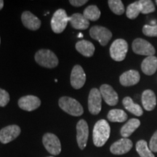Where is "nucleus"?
<instances>
[{
	"label": "nucleus",
	"mask_w": 157,
	"mask_h": 157,
	"mask_svg": "<svg viewBox=\"0 0 157 157\" xmlns=\"http://www.w3.org/2000/svg\"><path fill=\"white\" fill-rule=\"evenodd\" d=\"M58 104L63 111L74 117H79L84 113L83 107L74 98L64 96L59 99Z\"/></svg>",
	"instance_id": "2"
},
{
	"label": "nucleus",
	"mask_w": 157,
	"mask_h": 157,
	"mask_svg": "<svg viewBox=\"0 0 157 157\" xmlns=\"http://www.w3.org/2000/svg\"><path fill=\"white\" fill-rule=\"evenodd\" d=\"M35 60L41 66L53 68L58 65V59L52 51L46 49L37 51L34 56Z\"/></svg>",
	"instance_id": "3"
},
{
	"label": "nucleus",
	"mask_w": 157,
	"mask_h": 157,
	"mask_svg": "<svg viewBox=\"0 0 157 157\" xmlns=\"http://www.w3.org/2000/svg\"><path fill=\"white\" fill-rule=\"evenodd\" d=\"M102 108V96L99 90L93 88L90 90L88 97V109L92 114L97 115Z\"/></svg>",
	"instance_id": "9"
},
{
	"label": "nucleus",
	"mask_w": 157,
	"mask_h": 157,
	"mask_svg": "<svg viewBox=\"0 0 157 157\" xmlns=\"http://www.w3.org/2000/svg\"><path fill=\"white\" fill-rule=\"evenodd\" d=\"M69 22L71 26L77 30H85L90 25V21L81 13L72 15L69 17Z\"/></svg>",
	"instance_id": "18"
},
{
	"label": "nucleus",
	"mask_w": 157,
	"mask_h": 157,
	"mask_svg": "<svg viewBox=\"0 0 157 157\" xmlns=\"http://www.w3.org/2000/svg\"><path fill=\"white\" fill-rule=\"evenodd\" d=\"M99 90L101 92L102 98H103V100L108 105H111V106L117 105L119 101V96L111 86L104 84L101 86Z\"/></svg>",
	"instance_id": "13"
},
{
	"label": "nucleus",
	"mask_w": 157,
	"mask_h": 157,
	"mask_svg": "<svg viewBox=\"0 0 157 157\" xmlns=\"http://www.w3.org/2000/svg\"><path fill=\"white\" fill-rule=\"evenodd\" d=\"M122 103L129 112L132 113V114H134L137 117H140L143 115V111L140 105L138 104L135 103L133 102L132 99L129 97H126L123 99Z\"/></svg>",
	"instance_id": "23"
},
{
	"label": "nucleus",
	"mask_w": 157,
	"mask_h": 157,
	"mask_svg": "<svg viewBox=\"0 0 157 157\" xmlns=\"http://www.w3.org/2000/svg\"><path fill=\"white\" fill-rule=\"evenodd\" d=\"M4 7V1L2 0H0V10L3 8Z\"/></svg>",
	"instance_id": "34"
},
{
	"label": "nucleus",
	"mask_w": 157,
	"mask_h": 157,
	"mask_svg": "<svg viewBox=\"0 0 157 157\" xmlns=\"http://www.w3.org/2000/svg\"><path fill=\"white\" fill-rule=\"evenodd\" d=\"M156 5H157V0L156 1Z\"/></svg>",
	"instance_id": "35"
},
{
	"label": "nucleus",
	"mask_w": 157,
	"mask_h": 157,
	"mask_svg": "<svg viewBox=\"0 0 157 157\" xmlns=\"http://www.w3.org/2000/svg\"><path fill=\"white\" fill-rule=\"evenodd\" d=\"M87 2V0H70L69 2L71 5L74 7H81V6L85 5Z\"/></svg>",
	"instance_id": "33"
},
{
	"label": "nucleus",
	"mask_w": 157,
	"mask_h": 157,
	"mask_svg": "<svg viewBox=\"0 0 157 157\" xmlns=\"http://www.w3.org/2000/svg\"><path fill=\"white\" fill-rule=\"evenodd\" d=\"M143 33L147 36L157 37V24L145 25L143 28Z\"/></svg>",
	"instance_id": "30"
},
{
	"label": "nucleus",
	"mask_w": 157,
	"mask_h": 157,
	"mask_svg": "<svg viewBox=\"0 0 157 157\" xmlns=\"http://www.w3.org/2000/svg\"><path fill=\"white\" fill-rule=\"evenodd\" d=\"M83 15L89 21H95L101 17V11L96 5H90L84 10Z\"/></svg>",
	"instance_id": "25"
},
{
	"label": "nucleus",
	"mask_w": 157,
	"mask_h": 157,
	"mask_svg": "<svg viewBox=\"0 0 157 157\" xmlns=\"http://www.w3.org/2000/svg\"><path fill=\"white\" fill-rule=\"evenodd\" d=\"M75 47L76 50L85 57H92L95 52V48L94 44L89 41L84 40V39L76 42Z\"/></svg>",
	"instance_id": "21"
},
{
	"label": "nucleus",
	"mask_w": 157,
	"mask_h": 157,
	"mask_svg": "<svg viewBox=\"0 0 157 157\" xmlns=\"http://www.w3.org/2000/svg\"><path fill=\"white\" fill-rule=\"evenodd\" d=\"M10 95L7 91L0 89V107H5L10 102Z\"/></svg>",
	"instance_id": "31"
},
{
	"label": "nucleus",
	"mask_w": 157,
	"mask_h": 157,
	"mask_svg": "<svg viewBox=\"0 0 157 157\" xmlns=\"http://www.w3.org/2000/svg\"><path fill=\"white\" fill-rule=\"evenodd\" d=\"M48 157H53V156H48Z\"/></svg>",
	"instance_id": "36"
},
{
	"label": "nucleus",
	"mask_w": 157,
	"mask_h": 157,
	"mask_svg": "<svg viewBox=\"0 0 157 157\" xmlns=\"http://www.w3.org/2000/svg\"><path fill=\"white\" fill-rule=\"evenodd\" d=\"M111 128L109 122L105 119L98 121L93 129V143L95 146L102 147L105 145L110 137Z\"/></svg>",
	"instance_id": "1"
},
{
	"label": "nucleus",
	"mask_w": 157,
	"mask_h": 157,
	"mask_svg": "<svg viewBox=\"0 0 157 157\" xmlns=\"http://www.w3.org/2000/svg\"><path fill=\"white\" fill-rule=\"evenodd\" d=\"M21 129L17 125H9L0 130V142L7 144L14 140L21 134Z\"/></svg>",
	"instance_id": "12"
},
{
	"label": "nucleus",
	"mask_w": 157,
	"mask_h": 157,
	"mask_svg": "<svg viewBox=\"0 0 157 157\" xmlns=\"http://www.w3.org/2000/svg\"><path fill=\"white\" fill-rule=\"evenodd\" d=\"M132 147V142L128 138H123L117 140L111 145L110 151L113 154L122 155L127 154L131 150Z\"/></svg>",
	"instance_id": "15"
},
{
	"label": "nucleus",
	"mask_w": 157,
	"mask_h": 157,
	"mask_svg": "<svg viewBox=\"0 0 157 157\" xmlns=\"http://www.w3.org/2000/svg\"><path fill=\"white\" fill-rule=\"evenodd\" d=\"M149 148L152 152H157V130L154 132L150 140Z\"/></svg>",
	"instance_id": "32"
},
{
	"label": "nucleus",
	"mask_w": 157,
	"mask_h": 157,
	"mask_svg": "<svg viewBox=\"0 0 157 157\" xmlns=\"http://www.w3.org/2000/svg\"><path fill=\"white\" fill-rule=\"evenodd\" d=\"M21 21L25 28L29 30L36 31L41 26V21L29 11L23 12L21 15Z\"/></svg>",
	"instance_id": "16"
},
{
	"label": "nucleus",
	"mask_w": 157,
	"mask_h": 157,
	"mask_svg": "<svg viewBox=\"0 0 157 157\" xmlns=\"http://www.w3.org/2000/svg\"><path fill=\"white\" fill-rule=\"evenodd\" d=\"M132 50L135 53L140 56H152L155 54V49L154 46L145 39L137 38L132 42Z\"/></svg>",
	"instance_id": "8"
},
{
	"label": "nucleus",
	"mask_w": 157,
	"mask_h": 157,
	"mask_svg": "<svg viewBox=\"0 0 157 157\" xmlns=\"http://www.w3.org/2000/svg\"><path fill=\"white\" fill-rule=\"evenodd\" d=\"M107 117L111 122H124L127 119V114L123 110L112 109L108 113Z\"/></svg>",
	"instance_id": "24"
},
{
	"label": "nucleus",
	"mask_w": 157,
	"mask_h": 157,
	"mask_svg": "<svg viewBox=\"0 0 157 157\" xmlns=\"http://www.w3.org/2000/svg\"><path fill=\"white\" fill-rule=\"evenodd\" d=\"M41 101L34 95L23 96L18 100V105L21 109L26 111H32L40 106Z\"/></svg>",
	"instance_id": "14"
},
{
	"label": "nucleus",
	"mask_w": 157,
	"mask_h": 157,
	"mask_svg": "<svg viewBox=\"0 0 157 157\" xmlns=\"http://www.w3.org/2000/svg\"><path fill=\"white\" fill-rule=\"evenodd\" d=\"M140 76L138 71L135 70H129L123 73L119 77V82L124 87L135 85L140 81Z\"/></svg>",
	"instance_id": "17"
},
{
	"label": "nucleus",
	"mask_w": 157,
	"mask_h": 157,
	"mask_svg": "<svg viewBox=\"0 0 157 157\" xmlns=\"http://www.w3.org/2000/svg\"><path fill=\"white\" fill-rule=\"evenodd\" d=\"M88 136H89V127L87 121L84 119H81L76 124V140L78 147L82 150H83L87 146Z\"/></svg>",
	"instance_id": "10"
},
{
	"label": "nucleus",
	"mask_w": 157,
	"mask_h": 157,
	"mask_svg": "<svg viewBox=\"0 0 157 157\" xmlns=\"http://www.w3.org/2000/svg\"><path fill=\"white\" fill-rule=\"evenodd\" d=\"M90 35L93 39L99 42L102 46H105L112 37V33L109 29L101 25H95L90 30Z\"/></svg>",
	"instance_id": "6"
},
{
	"label": "nucleus",
	"mask_w": 157,
	"mask_h": 157,
	"mask_svg": "<svg viewBox=\"0 0 157 157\" xmlns=\"http://www.w3.org/2000/svg\"><path fill=\"white\" fill-rule=\"evenodd\" d=\"M69 17L63 9H58L55 12L51 20V28L56 34H60L66 28Z\"/></svg>",
	"instance_id": "4"
},
{
	"label": "nucleus",
	"mask_w": 157,
	"mask_h": 157,
	"mask_svg": "<svg viewBox=\"0 0 157 157\" xmlns=\"http://www.w3.org/2000/svg\"><path fill=\"white\" fill-rule=\"evenodd\" d=\"M141 13V7L140 2H135L134 3L130 4L127 8L126 15L129 19H135Z\"/></svg>",
	"instance_id": "27"
},
{
	"label": "nucleus",
	"mask_w": 157,
	"mask_h": 157,
	"mask_svg": "<svg viewBox=\"0 0 157 157\" xmlns=\"http://www.w3.org/2000/svg\"><path fill=\"white\" fill-rule=\"evenodd\" d=\"M128 51V44L124 39H116L110 48V56L115 61H122L124 60Z\"/></svg>",
	"instance_id": "5"
},
{
	"label": "nucleus",
	"mask_w": 157,
	"mask_h": 157,
	"mask_svg": "<svg viewBox=\"0 0 157 157\" xmlns=\"http://www.w3.org/2000/svg\"><path fill=\"white\" fill-rule=\"evenodd\" d=\"M86 74L84 69L79 65H76L72 68L71 74V84L76 90L81 89L85 84Z\"/></svg>",
	"instance_id": "11"
},
{
	"label": "nucleus",
	"mask_w": 157,
	"mask_h": 157,
	"mask_svg": "<svg viewBox=\"0 0 157 157\" xmlns=\"http://www.w3.org/2000/svg\"><path fill=\"white\" fill-rule=\"evenodd\" d=\"M136 151L140 157H155L146 140H140L136 143Z\"/></svg>",
	"instance_id": "26"
},
{
	"label": "nucleus",
	"mask_w": 157,
	"mask_h": 157,
	"mask_svg": "<svg viewBox=\"0 0 157 157\" xmlns=\"http://www.w3.org/2000/svg\"><path fill=\"white\" fill-rule=\"evenodd\" d=\"M143 106L146 111H151L154 109L156 105V95L152 90H146L142 94Z\"/></svg>",
	"instance_id": "20"
},
{
	"label": "nucleus",
	"mask_w": 157,
	"mask_h": 157,
	"mask_svg": "<svg viewBox=\"0 0 157 157\" xmlns=\"http://www.w3.org/2000/svg\"><path fill=\"white\" fill-rule=\"evenodd\" d=\"M108 4L111 10L116 15H121L124 13V6L121 0H109Z\"/></svg>",
	"instance_id": "28"
},
{
	"label": "nucleus",
	"mask_w": 157,
	"mask_h": 157,
	"mask_svg": "<svg viewBox=\"0 0 157 157\" xmlns=\"http://www.w3.org/2000/svg\"><path fill=\"white\" fill-rule=\"evenodd\" d=\"M44 148L52 155H58L61 151V145L60 140L56 135L52 133H46L42 138Z\"/></svg>",
	"instance_id": "7"
},
{
	"label": "nucleus",
	"mask_w": 157,
	"mask_h": 157,
	"mask_svg": "<svg viewBox=\"0 0 157 157\" xmlns=\"http://www.w3.org/2000/svg\"><path fill=\"white\" fill-rule=\"evenodd\" d=\"M142 71L146 75H153L157 70V58L156 56H148L143 60L141 64Z\"/></svg>",
	"instance_id": "19"
},
{
	"label": "nucleus",
	"mask_w": 157,
	"mask_h": 157,
	"mask_svg": "<svg viewBox=\"0 0 157 157\" xmlns=\"http://www.w3.org/2000/svg\"><path fill=\"white\" fill-rule=\"evenodd\" d=\"M141 7V13L148 14L155 11V6L151 0H140L139 1Z\"/></svg>",
	"instance_id": "29"
},
{
	"label": "nucleus",
	"mask_w": 157,
	"mask_h": 157,
	"mask_svg": "<svg viewBox=\"0 0 157 157\" xmlns=\"http://www.w3.org/2000/svg\"><path fill=\"white\" fill-rule=\"evenodd\" d=\"M140 121L137 119H131L121 127L120 133L121 135L124 138L130 136L136 129L140 127Z\"/></svg>",
	"instance_id": "22"
}]
</instances>
